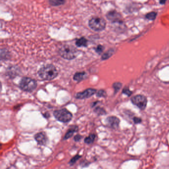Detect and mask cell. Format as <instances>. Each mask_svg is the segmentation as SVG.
Instances as JSON below:
<instances>
[{
    "mask_svg": "<svg viewBox=\"0 0 169 169\" xmlns=\"http://www.w3.org/2000/svg\"><path fill=\"white\" fill-rule=\"evenodd\" d=\"M78 126H72L71 128L69 129V130L67 131V133H66V135L64 136V139H68L71 137L74 134V133L78 131Z\"/></svg>",
    "mask_w": 169,
    "mask_h": 169,
    "instance_id": "cell-11",
    "label": "cell"
},
{
    "mask_svg": "<svg viewBox=\"0 0 169 169\" xmlns=\"http://www.w3.org/2000/svg\"><path fill=\"white\" fill-rule=\"evenodd\" d=\"M59 54L64 59L71 60L75 59L78 55V51L72 45L65 44L59 48Z\"/></svg>",
    "mask_w": 169,
    "mask_h": 169,
    "instance_id": "cell-2",
    "label": "cell"
},
{
    "mask_svg": "<svg viewBox=\"0 0 169 169\" xmlns=\"http://www.w3.org/2000/svg\"><path fill=\"white\" fill-rule=\"evenodd\" d=\"M122 83H120V82H115L113 84V87L114 88L115 93L119 91L120 89H121V87H122Z\"/></svg>",
    "mask_w": 169,
    "mask_h": 169,
    "instance_id": "cell-18",
    "label": "cell"
},
{
    "mask_svg": "<svg viewBox=\"0 0 169 169\" xmlns=\"http://www.w3.org/2000/svg\"><path fill=\"white\" fill-rule=\"evenodd\" d=\"M82 138V136H81L80 135H76V136H74V140L75 142H79Z\"/></svg>",
    "mask_w": 169,
    "mask_h": 169,
    "instance_id": "cell-24",
    "label": "cell"
},
{
    "mask_svg": "<svg viewBox=\"0 0 169 169\" xmlns=\"http://www.w3.org/2000/svg\"><path fill=\"white\" fill-rule=\"evenodd\" d=\"M87 41L85 38H80L78 39L76 42V45L78 47L86 46H87Z\"/></svg>",
    "mask_w": 169,
    "mask_h": 169,
    "instance_id": "cell-15",
    "label": "cell"
},
{
    "mask_svg": "<svg viewBox=\"0 0 169 169\" xmlns=\"http://www.w3.org/2000/svg\"><path fill=\"white\" fill-rule=\"evenodd\" d=\"M123 92L124 93V94H126L128 96H130L132 93V92L128 88H124L123 89Z\"/></svg>",
    "mask_w": 169,
    "mask_h": 169,
    "instance_id": "cell-22",
    "label": "cell"
},
{
    "mask_svg": "<svg viewBox=\"0 0 169 169\" xmlns=\"http://www.w3.org/2000/svg\"><path fill=\"white\" fill-rule=\"evenodd\" d=\"M54 116L58 121L63 123H67L71 121L73 115L66 109H62L54 112Z\"/></svg>",
    "mask_w": 169,
    "mask_h": 169,
    "instance_id": "cell-5",
    "label": "cell"
},
{
    "mask_svg": "<svg viewBox=\"0 0 169 169\" xmlns=\"http://www.w3.org/2000/svg\"><path fill=\"white\" fill-rule=\"evenodd\" d=\"M96 114H98L99 115H104L106 114V111L104 110L103 109H102L100 107H97L94 110Z\"/></svg>",
    "mask_w": 169,
    "mask_h": 169,
    "instance_id": "cell-19",
    "label": "cell"
},
{
    "mask_svg": "<svg viewBox=\"0 0 169 169\" xmlns=\"http://www.w3.org/2000/svg\"><path fill=\"white\" fill-rule=\"evenodd\" d=\"M103 47L101 46V45H99V46L97 47L96 49V51L98 53L101 54L102 53V51H103Z\"/></svg>",
    "mask_w": 169,
    "mask_h": 169,
    "instance_id": "cell-23",
    "label": "cell"
},
{
    "mask_svg": "<svg viewBox=\"0 0 169 169\" xmlns=\"http://www.w3.org/2000/svg\"><path fill=\"white\" fill-rule=\"evenodd\" d=\"M89 26L90 28L94 31H102L105 29L106 23L105 19L102 17H93L90 19L88 23Z\"/></svg>",
    "mask_w": 169,
    "mask_h": 169,
    "instance_id": "cell-4",
    "label": "cell"
},
{
    "mask_svg": "<svg viewBox=\"0 0 169 169\" xmlns=\"http://www.w3.org/2000/svg\"><path fill=\"white\" fill-rule=\"evenodd\" d=\"M81 157V156L79 155H76V156H75L74 157H73L72 159H71L69 163V164H71V165H73L76 162L78 159L80 158Z\"/></svg>",
    "mask_w": 169,
    "mask_h": 169,
    "instance_id": "cell-20",
    "label": "cell"
},
{
    "mask_svg": "<svg viewBox=\"0 0 169 169\" xmlns=\"http://www.w3.org/2000/svg\"><path fill=\"white\" fill-rule=\"evenodd\" d=\"M114 53V51L113 49H111L109 50L108 52H106V53L104 54L102 56V60H106V59H109L110 57H111L113 55Z\"/></svg>",
    "mask_w": 169,
    "mask_h": 169,
    "instance_id": "cell-16",
    "label": "cell"
},
{
    "mask_svg": "<svg viewBox=\"0 0 169 169\" xmlns=\"http://www.w3.org/2000/svg\"><path fill=\"white\" fill-rule=\"evenodd\" d=\"M38 74L42 80H51L58 76V71L55 66L52 65H47L40 68Z\"/></svg>",
    "mask_w": 169,
    "mask_h": 169,
    "instance_id": "cell-1",
    "label": "cell"
},
{
    "mask_svg": "<svg viewBox=\"0 0 169 169\" xmlns=\"http://www.w3.org/2000/svg\"><path fill=\"white\" fill-rule=\"evenodd\" d=\"M96 135L94 134H91L89 135V136L87 137L84 139V142L86 144H90L93 143L94 140H95Z\"/></svg>",
    "mask_w": 169,
    "mask_h": 169,
    "instance_id": "cell-14",
    "label": "cell"
},
{
    "mask_svg": "<svg viewBox=\"0 0 169 169\" xmlns=\"http://www.w3.org/2000/svg\"><path fill=\"white\" fill-rule=\"evenodd\" d=\"M96 96L98 97H105L106 96V92L103 90H100L97 93Z\"/></svg>",
    "mask_w": 169,
    "mask_h": 169,
    "instance_id": "cell-21",
    "label": "cell"
},
{
    "mask_svg": "<svg viewBox=\"0 0 169 169\" xmlns=\"http://www.w3.org/2000/svg\"><path fill=\"white\" fill-rule=\"evenodd\" d=\"M166 0H160V3L161 4H164L166 3Z\"/></svg>",
    "mask_w": 169,
    "mask_h": 169,
    "instance_id": "cell-26",
    "label": "cell"
},
{
    "mask_svg": "<svg viewBox=\"0 0 169 169\" xmlns=\"http://www.w3.org/2000/svg\"><path fill=\"white\" fill-rule=\"evenodd\" d=\"M131 101L134 105L142 110H144L146 107L147 99L144 95H135L131 99Z\"/></svg>",
    "mask_w": 169,
    "mask_h": 169,
    "instance_id": "cell-6",
    "label": "cell"
},
{
    "mask_svg": "<svg viewBox=\"0 0 169 169\" xmlns=\"http://www.w3.org/2000/svg\"><path fill=\"white\" fill-rule=\"evenodd\" d=\"M106 123L108 126L113 129H117L119 126L120 120L118 117L115 116H111L107 117Z\"/></svg>",
    "mask_w": 169,
    "mask_h": 169,
    "instance_id": "cell-8",
    "label": "cell"
},
{
    "mask_svg": "<svg viewBox=\"0 0 169 169\" xmlns=\"http://www.w3.org/2000/svg\"><path fill=\"white\" fill-rule=\"evenodd\" d=\"M86 74L84 71L76 73L74 76V80L75 81H78V82L81 81L85 77Z\"/></svg>",
    "mask_w": 169,
    "mask_h": 169,
    "instance_id": "cell-12",
    "label": "cell"
},
{
    "mask_svg": "<svg viewBox=\"0 0 169 169\" xmlns=\"http://www.w3.org/2000/svg\"><path fill=\"white\" fill-rule=\"evenodd\" d=\"M35 139L40 145H45L47 142V138L45 133H39L34 136Z\"/></svg>",
    "mask_w": 169,
    "mask_h": 169,
    "instance_id": "cell-10",
    "label": "cell"
},
{
    "mask_svg": "<svg viewBox=\"0 0 169 169\" xmlns=\"http://www.w3.org/2000/svg\"><path fill=\"white\" fill-rule=\"evenodd\" d=\"M37 81L30 78H23L19 82V86L21 89L24 91L31 92L37 87Z\"/></svg>",
    "mask_w": 169,
    "mask_h": 169,
    "instance_id": "cell-3",
    "label": "cell"
},
{
    "mask_svg": "<svg viewBox=\"0 0 169 169\" xmlns=\"http://www.w3.org/2000/svg\"><path fill=\"white\" fill-rule=\"evenodd\" d=\"M157 16V13L156 12H151L150 13L147 14L146 15V18L149 20H151V21H153L155 19Z\"/></svg>",
    "mask_w": 169,
    "mask_h": 169,
    "instance_id": "cell-17",
    "label": "cell"
},
{
    "mask_svg": "<svg viewBox=\"0 0 169 169\" xmlns=\"http://www.w3.org/2000/svg\"><path fill=\"white\" fill-rule=\"evenodd\" d=\"M133 121L135 124H138L142 122V119L139 117H135L133 118Z\"/></svg>",
    "mask_w": 169,
    "mask_h": 169,
    "instance_id": "cell-25",
    "label": "cell"
},
{
    "mask_svg": "<svg viewBox=\"0 0 169 169\" xmlns=\"http://www.w3.org/2000/svg\"><path fill=\"white\" fill-rule=\"evenodd\" d=\"M96 92V90L92 88H88L81 92H78L76 95V98L78 99L88 98L93 96Z\"/></svg>",
    "mask_w": 169,
    "mask_h": 169,
    "instance_id": "cell-7",
    "label": "cell"
},
{
    "mask_svg": "<svg viewBox=\"0 0 169 169\" xmlns=\"http://www.w3.org/2000/svg\"><path fill=\"white\" fill-rule=\"evenodd\" d=\"M107 18L111 21H112L113 22H119L120 21L122 18L121 14L119 12H117L116 11L113 10L111 11L107 14Z\"/></svg>",
    "mask_w": 169,
    "mask_h": 169,
    "instance_id": "cell-9",
    "label": "cell"
},
{
    "mask_svg": "<svg viewBox=\"0 0 169 169\" xmlns=\"http://www.w3.org/2000/svg\"><path fill=\"white\" fill-rule=\"evenodd\" d=\"M66 2V0H49L51 5L53 6H59L62 5Z\"/></svg>",
    "mask_w": 169,
    "mask_h": 169,
    "instance_id": "cell-13",
    "label": "cell"
}]
</instances>
